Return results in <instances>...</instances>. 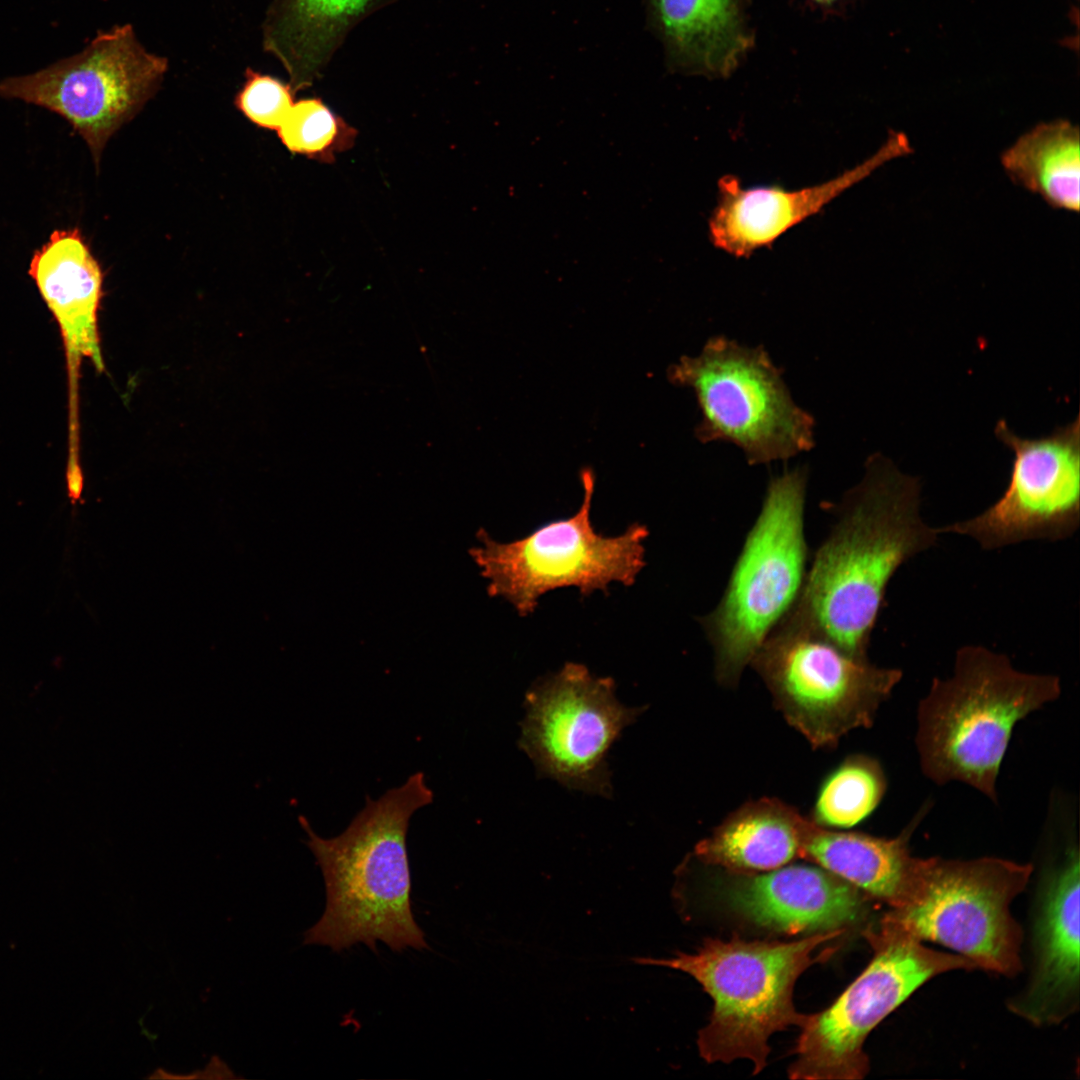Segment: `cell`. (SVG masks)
I'll use <instances>...</instances> for the list:
<instances>
[{
    "instance_id": "d6986e66",
    "label": "cell",
    "mask_w": 1080,
    "mask_h": 1080,
    "mask_svg": "<svg viewBox=\"0 0 1080 1080\" xmlns=\"http://www.w3.org/2000/svg\"><path fill=\"white\" fill-rule=\"evenodd\" d=\"M390 0H271L262 42L294 93L318 80L350 32Z\"/></svg>"
},
{
    "instance_id": "484cf974",
    "label": "cell",
    "mask_w": 1080,
    "mask_h": 1080,
    "mask_svg": "<svg viewBox=\"0 0 1080 1080\" xmlns=\"http://www.w3.org/2000/svg\"><path fill=\"white\" fill-rule=\"evenodd\" d=\"M806 1L809 2L811 5H813V6L817 7V8H822V9H831L832 7H834L835 5H837L840 2V0H806Z\"/></svg>"
},
{
    "instance_id": "277c9868",
    "label": "cell",
    "mask_w": 1080,
    "mask_h": 1080,
    "mask_svg": "<svg viewBox=\"0 0 1080 1080\" xmlns=\"http://www.w3.org/2000/svg\"><path fill=\"white\" fill-rule=\"evenodd\" d=\"M846 932H818L789 942L706 938L695 953L639 962L692 976L713 1000L710 1020L698 1034L700 1056L708 1063L748 1059L756 1075L767 1065L770 1037L790 1026L801 1028L808 1019L793 1004L797 979L836 951L830 947L816 955L818 948Z\"/></svg>"
},
{
    "instance_id": "5b68a950",
    "label": "cell",
    "mask_w": 1080,
    "mask_h": 1080,
    "mask_svg": "<svg viewBox=\"0 0 1080 1080\" xmlns=\"http://www.w3.org/2000/svg\"><path fill=\"white\" fill-rule=\"evenodd\" d=\"M805 466L770 479L716 607L699 622L717 681L734 687L768 634L796 603L807 574Z\"/></svg>"
},
{
    "instance_id": "ffe728a7",
    "label": "cell",
    "mask_w": 1080,
    "mask_h": 1080,
    "mask_svg": "<svg viewBox=\"0 0 1080 1080\" xmlns=\"http://www.w3.org/2000/svg\"><path fill=\"white\" fill-rule=\"evenodd\" d=\"M917 823L896 837L884 838L830 830L813 822L801 858L849 882L870 899L900 909L915 899L921 880L922 858L914 857L909 848Z\"/></svg>"
},
{
    "instance_id": "d4e9b609",
    "label": "cell",
    "mask_w": 1080,
    "mask_h": 1080,
    "mask_svg": "<svg viewBox=\"0 0 1080 1080\" xmlns=\"http://www.w3.org/2000/svg\"><path fill=\"white\" fill-rule=\"evenodd\" d=\"M290 85L247 68L245 83L236 96L238 109L255 124L278 129L293 106Z\"/></svg>"
},
{
    "instance_id": "e0dca14e",
    "label": "cell",
    "mask_w": 1080,
    "mask_h": 1080,
    "mask_svg": "<svg viewBox=\"0 0 1080 1080\" xmlns=\"http://www.w3.org/2000/svg\"><path fill=\"white\" fill-rule=\"evenodd\" d=\"M729 906L758 927L785 934L847 929L865 921L870 899L818 865L787 864L752 874L724 871Z\"/></svg>"
},
{
    "instance_id": "4fadbf2b",
    "label": "cell",
    "mask_w": 1080,
    "mask_h": 1080,
    "mask_svg": "<svg viewBox=\"0 0 1080 1080\" xmlns=\"http://www.w3.org/2000/svg\"><path fill=\"white\" fill-rule=\"evenodd\" d=\"M995 435L1012 452L1008 484L983 512L937 527L996 550L1031 540L1059 541L1080 525V421L1039 438L1021 437L999 420Z\"/></svg>"
},
{
    "instance_id": "ba28073f",
    "label": "cell",
    "mask_w": 1080,
    "mask_h": 1080,
    "mask_svg": "<svg viewBox=\"0 0 1080 1080\" xmlns=\"http://www.w3.org/2000/svg\"><path fill=\"white\" fill-rule=\"evenodd\" d=\"M749 665L786 721L814 748H832L848 732L871 727L903 676L901 669L849 654L790 613Z\"/></svg>"
},
{
    "instance_id": "7402d4cb",
    "label": "cell",
    "mask_w": 1080,
    "mask_h": 1080,
    "mask_svg": "<svg viewBox=\"0 0 1080 1080\" xmlns=\"http://www.w3.org/2000/svg\"><path fill=\"white\" fill-rule=\"evenodd\" d=\"M1007 176L1053 208L1080 207V134L1068 120L1042 122L1000 155Z\"/></svg>"
},
{
    "instance_id": "52a82bcc",
    "label": "cell",
    "mask_w": 1080,
    "mask_h": 1080,
    "mask_svg": "<svg viewBox=\"0 0 1080 1080\" xmlns=\"http://www.w3.org/2000/svg\"><path fill=\"white\" fill-rule=\"evenodd\" d=\"M668 378L694 392L701 412L695 435L702 443H732L750 465L787 460L814 446L813 416L795 403L762 346L713 336L698 355L673 364Z\"/></svg>"
},
{
    "instance_id": "3957f363",
    "label": "cell",
    "mask_w": 1080,
    "mask_h": 1080,
    "mask_svg": "<svg viewBox=\"0 0 1080 1080\" xmlns=\"http://www.w3.org/2000/svg\"><path fill=\"white\" fill-rule=\"evenodd\" d=\"M1060 694L1057 675L1018 670L985 646L960 647L952 674L934 678L918 704L915 746L923 775L937 785H969L996 803L1016 724Z\"/></svg>"
},
{
    "instance_id": "cb8c5ba5",
    "label": "cell",
    "mask_w": 1080,
    "mask_h": 1080,
    "mask_svg": "<svg viewBox=\"0 0 1080 1080\" xmlns=\"http://www.w3.org/2000/svg\"><path fill=\"white\" fill-rule=\"evenodd\" d=\"M278 133L291 152L326 162L351 147L356 137V131L319 98L293 104Z\"/></svg>"
},
{
    "instance_id": "ac0fdd59",
    "label": "cell",
    "mask_w": 1080,
    "mask_h": 1080,
    "mask_svg": "<svg viewBox=\"0 0 1080 1080\" xmlns=\"http://www.w3.org/2000/svg\"><path fill=\"white\" fill-rule=\"evenodd\" d=\"M672 70L727 78L754 45L746 0H644Z\"/></svg>"
},
{
    "instance_id": "7a4b0ae2",
    "label": "cell",
    "mask_w": 1080,
    "mask_h": 1080,
    "mask_svg": "<svg viewBox=\"0 0 1080 1080\" xmlns=\"http://www.w3.org/2000/svg\"><path fill=\"white\" fill-rule=\"evenodd\" d=\"M432 801L424 774L417 772L379 799L367 797L336 837H320L299 818L326 887L325 911L305 932V944L336 952L357 943L375 952L377 941L395 952L428 948L411 910L406 834L413 813Z\"/></svg>"
},
{
    "instance_id": "5bb4252c",
    "label": "cell",
    "mask_w": 1080,
    "mask_h": 1080,
    "mask_svg": "<svg viewBox=\"0 0 1080 1080\" xmlns=\"http://www.w3.org/2000/svg\"><path fill=\"white\" fill-rule=\"evenodd\" d=\"M1080 855L1070 842L1047 866L1038 886L1033 923V965L1024 991L1008 1009L1029 1023L1058 1025L1079 1008Z\"/></svg>"
},
{
    "instance_id": "603a6c76",
    "label": "cell",
    "mask_w": 1080,
    "mask_h": 1080,
    "mask_svg": "<svg viewBox=\"0 0 1080 1080\" xmlns=\"http://www.w3.org/2000/svg\"><path fill=\"white\" fill-rule=\"evenodd\" d=\"M886 787L877 760L861 754L849 756L824 780L810 819L824 828H850L876 809Z\"/></svg>"
},
{
    "instance_id": "44dd1931",
    "label": "cell",
    "mask_w": 1080,
    "mask_h": 1080,
    "mask_svg": "<svg viewBox=\"0 0 1080 1080\" xmlns=\"http://www.w3.org/2000/svg\"><path fill=\"white\" fill-rule=\"evenodd\" d=\"M813 821L776 798L750 801L697 843L695 857L730 873L770 871L802 857Z\"/></svg>"
},
{
    "instance_id": "30bf717a",
    "label": "cell",
    "mask_w": 1080,
    "mask_h": 1080,
    "mask_svg": "<svg viewBox=\"0 0 1080 1080\" xmlns=\"http://www.w3.org/2000/svg\"><path fill=\"white\" fill-rule=\"evenodd\" d=\"M1033 869L999 857L922 858L915 899L886 913L918 940L941 944L976 968L1013 977L1022 969V930L1010 905Z\"/></svg>"
},
{
    "instance_id": "6da1fadb",
    "label": "cell",
    "mask_w": 1080,
    "mask_h": 1080,
    "mask_svg": "<svg viewBox=\"0 0 1080 1080\" xmlns=\"http://www.w3.org/2000/svg\"><path fill=\"white\" fill-rule=\"evenodd\" d=\"M834 504L835 520L789 611L849 654L867 659L897 570L941 536L921 513V482L880 453Z\"/></svg>"
},
{
    "instance_id": "2e32d148",
    "label": "cell",
    "mask_w": 1080,
    "mask_h": 1080,
    "mask_svg": "<svg viewBox=\"0 0 1080 1080\" xmlns=\"http://www.w3.org/2000/svg\"><path fill=\"white\" fill-rule=\"evenodd\" d=\"M902 132L889 131L883 145L855 167L823 183L799 190L779 186L743 188L727 175L718 183V202L709 219L713 245L735 257H748L790 228L820 212L845 190L892 159L912 153Z\"/></svg>"
},
{
    "instance_id": "9a60e30c",
    "label": "cell",
    "mask_w": 1080,
    "mask_h": 1080,
    "mask_svg": "<svg viewBox=\"0 0 1080 1080\" xmlns=\"http://www.w3.org/2000/svg\"><path fill=\"white\" fill-rule=\"evenodd\" d=\"M28 274L56 320L68 376V447H80L79 380L89 359L104 370L98 330L103 272L78 228L56 229L34 251Z\"/></svg>"
},
{
    "instance_id": "8fae6325",
    "label": "cell",
    "mask_w": 1080,
    "mask_h": 1080,
    "mask_svg": "<svg viewBox=\"0 0 1080 1080\" xmlns=\"http://www.w3.org/2000/svg\"><path fill=\"white\" fill-rule=\"evenodd\" d=\"M167 69L168 59L147 51L126 23L99 32L76 55L0 81V97L62 116L98 166L107 140L155 94Z\"/></svg>"
},
{
    "instance_id": "7c38bea8",
    "label": "cell",
    "mask_w": 1080,
    "mask_h": 1080,
    "mask_svg": "<svg viewBox=\"0 0 1080 1080\" xmlns=\"http://www.w3.org/2000/svg\"><path fill=\"white\" fill-rule=\"evenodd\" d=\"M520 748L539 775L567 788L610 797L607 754L642 712L618 701L615 682L580 663L536 681L525 695Z\"/></svg>"
},
{
    "instance_id": "9c48e42d",
    "label": "cell",
    "mask_w": 1080,
    "mask_h": 1080,
    "mask_svg": "<svg viewBox=\"0 0 1080 1080\" xmlns=\"http://www.w3.org/2000/svg\"><path fill=\"white\" fill-rule=\"evenodd\" d=\"M583 498L577 512L550 521L511 542L486 533L472 550L488 580V592L508 601L520 616L533 613L549 591L575 587L583 596L608 592L614 582L635 583L645 562L646 525L635 522L620 535L605 536L592 525L590 511L595 488L592 470L580 473Z\"/></svg>"
},
{
    "instance_id": "8992f818",
    "label": "cell",
    "mask_w": 1080,
    "mask_h": 1080,
    "mask_svg": "<svg viewBox=\"0 0 1080 1080\" xmlns=\"http://www.w3.org/2000/svg\"><path fill=\"white\" fill-rule=\"evenodd\" d=\"M862 935L873 956L826 1009L809 1014L792 1050L794 1080H855L869 1072L863 1046L870 1032L931 978L977 969L956 953L930 949L887 913Z\"/></svg>"
}]
</instances>
